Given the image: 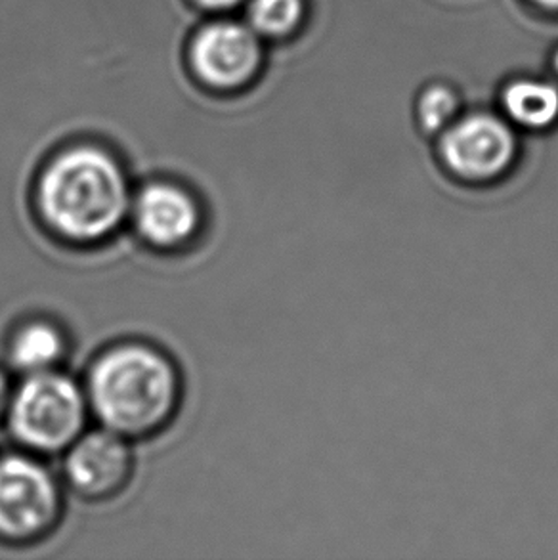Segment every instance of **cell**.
Masks as SVG:
<instances>
[{
  "mask_svg": "<svg viewBox=\"0 0 558 560\" xmlns=\"http://www.w3.org/2000/svg\"><path fill=\"white\" fill-rule=\"evenodd\" d=\"M135 191L119 160L98 145H73L38 175L33 207L56 242L98 247L129 222Z\"/></svg>",
  "mask_w": 558,
  "mask_h": 560,
  "instance_id": "6da1fadb",
  "label": "cell"
},
{
  "mask_svg": "<svg viewBox=\"0 0 558 560\" xmlns=\"http://www.w3.org/2000/svg\"><path fill=\"white\" fill-rule=\"evenodd\" d=\"M83 386L100 427L129 440L163 431L181 408V370L150 342L123 341L102 350Z\"/></svg>",
  "mask_w": 558,
  "mask_h": 560,
  "instance_id": "7a4b0ae2",
  "label": "cell"
},
{
  "mask_svg": "<svg viewBox=\"0 0 558 560\" xmlns=\"http://www.w3.org/2000/svg\"><path fill=\"white\" fill-rule=\"evenodd\" d=\"M84 386L61 370L25 375L8 404V431L35 455L63 454L91 419Z\"/></svg>",
  "mask_w": 558,
  "mask_h": 560,
  "instance_id": "3957f363",
  "label": "cell"
},
{
  "mask_svg": "<svg viewBox=\"0 0 558 560\" xmlns=\"http://www.w3.org/2000/svg\"><path fill=\"white\" fill-rule=\"evenodd\" d=\"M63 515V493L53 470L31 452L0 454V544L33 546Z\"/></svg>",
  "mask_w": 558,
  "mask_h": 560,
  "instance_id": "277c9868",
  "label": "cell"
},
{
  "mask_svg": "<svg viewBox=\"0 0 558 560\" xmlns=\"http://www.w3.org/2000/svg\"><path fill=\"white\" fill-rule=\"evenodd\" d=\"M438 137L440 165L465 186L501 183L519 160V138L511 125L496 115L457 117Z\"/></svg>",
  "mask_w": 558,
  "mask_h": 560,
  "instance_id": "5b68a950",
  "label": "cell"
},
{
  "mask_svg": "<svg viewBox=\"0 0 558 560\" xmlns=\"http://www.w3.org/2000/svg\"><path fill=\"white\" fill-rule=\"evenodd\" d=\"M129 220L150 249L181 253L204 232V205L182 184L153 180L135 191Z\"/></svg>",
  "mask_w": 558,
  "mask_h": 560,
  "instance_id": "8992f818",
  "label": "cell"
},
{
  "mask_svg": "<svg viewBox=\"0 0 558 560\" xmlns=\"http://www.w3.org/2000/svg\"><path fill=\"white\" fill-rule=\"evenodd\" d=\"M135 475L130 440L109 429H92L63 452V478L86 501H107L119 495Z\"/></svg>",
  "mask_w": 558,
  "mask_h": 560,
  "instance_id": "52a82bcc",
  "label": "cell"
},
{
  "mask_svg": "<svg viewBox=\"0 0 558 560\" xmlns=\"http://www.w3.org/2000/svg\"><path fill=\"white\" fill-rule=\"evenodd\" d=\"M191 61L205 83L219 89H235L257 73L260 43L249 27L217 23L197 35Z\"/></svg>",
  "mask_w": 558,
  "mask_h": 560,
  "instance_id": "ba28073f",
  "label": "cell"
},
{
  "mask_svg": "<svg viewBox=\"0 0 558 560\" xmlns=\"http://www.w3.org/2000/svg\"><path fill=\"white\" fill-rule=\"evenodd\" d=\"M68 354V335L53 319H23L8 339V364L22 377L60 370Z\"/></svg>",
  "mask_w": 558,
  "mask_h": 560,
  "instance_id": "9c48e42d",
  "label": "cell"
},
{
  "mask_svg": "<svg viewBox=\"0 0 558 560\" xmlns=\"http://www.w3.org/2000/svg\"><path fill=\"white\" fill-rule=\"evenodd\" d=\"M501 104L509 119L522 129L547 130L558 121V86L553 83L513 81L505 86Z\"/></svg>",
  "mask_w": 558,
  "mask_h": 560,
  "instance_id": "30bf717a",
  "label": "cell"
},
{
  "mask_svg": "<svg viewBox=\"0 0 558 560\" xmlns=\"http://www.w3.org/2000/svg\"><path fill=\"white\" fill-rule=\"evenodd\" d=\"M302 12V0H253L249 15L255 30L270 37H281L299 25Z\"/></svg>",
  "mask_w": 558,
  "mask_h": 560,
  "instance_id": "8fae6325",
  "label": "cell"
},
{
  "mask_svg": "<svg viewBox=\"0 0 558 560\" xmlns=\"http://www.w3.org/2000/svg\"><path fill=\"white\" fill-rule=\"evenodd\" d=\"M457 112H460V100L452 89L442 84L429 86L422 92L417 104V119L422 132L427 135L444 132L457 119Z\"/></svg>",
  "mask_w": 558,
  "mask_h": 560,
  "instance_id": "7c38bea8",
  "label": "cell"
},
{
  "mask_svg": "<svg viewBox=\"0 0 558 560\" xmlns=\"http://www.w3.org/2000/svg\"><path fill=\"white\" fill-rule=\"evenodd\" d=\"M12 381L8 375L7 370L0 365V419H4L7 416L8 404H10V396H12Z\"/></svg>",
  "mask_w": 558,
  "mask_h": 560,
  "instance_id": "4fadbf2b",
  "label": "cell"
},
{
  "mask_svg": "<svg viewBox=\"0 0 558 560\" xmlns=\"http://www.w3.org/2000/svg\"><path fill=\"white\" fill-rule=\"evenodd\" d=\"M199 4H204L207 8H214V10H222V8H232L242 2V0H197Z\"/></svg>",
  "mask_w": 558,
  "mask_h": 560,
  "instance_id": "5bb4252c",
  "label": "cell"
},
{
  "mask_svg": "<svg viewBox=\"0 0 558 560\" xmlns=\"http://www.w3.org/2000/svg\"><path fill=\"white\" fill-rule=\"evenodd\" d=\"M537 7L545 8V10H558V0H532Z\"/></svg>",
  "mask_w": 558,
  "mask_h": 560,
  "instance_id": "9a60e30c",
  "label": "cell"
},
{
  "mask_svg": "<svg viewBox=\"0 0 558 560\" xmlns=\"http://www.w3.org/2000/svg\"><path fill=\"white\" fill-rule=\"evenodd\" d=\"M553 63H555V71L558 73V50L557 54H555V60H553Z\"/></svg>",
  "mask_w": 558,
  "mask_h": 560,
  "instance_id": "2e32d148",
  "label": "cell"
}]
</instances>
